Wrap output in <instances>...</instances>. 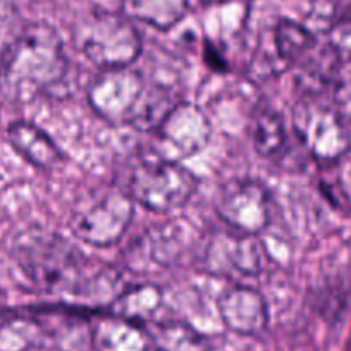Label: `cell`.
<instances>
[{"instance_id":"8992f818","label":"cell","mask_w":351,"mask_h":351,"mask_svg":"<svg viewBox=\"0 0 351 351\" xmlns=\"http://www.w3.org/2000/svg\"><path fill=\"white\" fill-rule=\"evenodd\" d=\"M293 130L300 143L320 162L336 160L348 148L343 119L336 109L310 97L298 102L293 110Z\"/></svg>"},{"instance_id":"30bf717a","label":"cell","mask_w":351,"mask_h":351,"mask_svg":"<svg viewBox=\"0 0 351 351\" xmlns=\"http://www.w3.org/2000/svg\"><path fill=\"white\" fill-rule=\"evenodd\" d=\"M217 310L226 327L239 336H258L269 324L267 303L252 286L234 285L222 291Z\"/></svg>"},{"instance_id":"e0dca14e","label":"cell","mask_w":351,"mask_h":351,"mask_svg":"<svg viewBox=\"0 0 351 351\" xmlns=\"http://www.w3.org/2000/svg\"><path fill=\"white\" fill-rule=\"evenodd\" d=\"M162 305V289L155 285H140L126 289L116 300V313L121 319L143 326L145 319Z\"/></svg>"},{"instance_id":"277c9868","label":"cell","mask_w":351,"mask_h":351,"mask_svg":"<svg viewBox=\"0 0 351 351\" xmlns=\"http://www.w3.org/2000/svg\"><path fill=\"white\" fill-rule=\"evenodd\" d=\"M76 43L102 71L131 67L143 49L140 33L123 12H93L77 28Z\"/></svg>"},{"instance_id":"ac0fdd59","label":"cell","mask_w":351,"mask_h":351,"mask_svg":"<svg viewBox=\"0 0 351 351\" xmlns=\"http://www.w3.org/2000/svg\"><path fill=\"white\" fill-rule=\"evenodd\" d=\"M184 229H181V222H167L164 229H155L147 238V250L152 260L162 267H169L181 256L184 245Z\"/></svg>"},{"instance_id":"8fae6325","label":"cell","mask_w":351,"mask_h":351,"mask_svg":"<svg viewBox=\"0 0 351 351\" xmlns=\"http://www.w3.org/2000/svg\"><path fill=\"white\" fill-rule=\"evenodd\" d=\"M8 138L14 150L38 169H52L64 158L56 141L29 121H14L8 128Z\"/></svg>"},{"instance_id":"44dd1931","label":"cell","mask_w":351,"mask_h":351,"mask_svg":"<svg viewBox=\"0 0 351 351\" xmlns=\"http://www.w3.org/2000/svg\"><path fill=\"white\" fill-rule=\"evenodd\" d=\"M332 86V107L341 119L351 123V71L337 76Z\"/></svg>"},{"instance_id":"9a60e30c","label":"cell","mask_w":351,"mask_h":351,"mask_svg":"<svg viewBox=\"0 0 351 351\" xmlns=\"http://www.w3.org/2000/svg\"><path fill=\"white\" fill-rule=\"evenodd\" d=\"M208 248L221 252L222 255L228 256L226 263L239 274L255 276L262 269L263 250L253 234L239 232V236H226L224 241L208 245Z\"/></svg>"},{"instance_id":"2e32d148","label":"cell","mask_w":351,"mask_h":351,"mask_svg":"<svg viewBox=\"0 0 351 351\" xmlns=\"http://www.w3.org/2000/svg\"><path fill=\"white\" fill-rule=\"evenodd\" d=\"M315 43L313 33L291 19H279L272 32V47L286 66H291L308 56L315 49Z\"/></svg>"},{"instance_id":"d6986e66","label":"cell","mask_w":351,"mask_h":351,"mask_svg":"<svg viewBox=\"0 0 351 351\" xmlns=\"http://www.w3.org/2000/svg\"><path fill=\"white\" fill-rule=\"evenodd\" d=\"M25 26L16 5L9 0H0V53L18 38Z\"/></svg>"},{"instance_id":"7a4b0ae2","label":"cell","mask_w":351,"mask_h":351,"mask_svg":"<svg viewBox=\"0 0 351 351\" xmlns=\"http://www.w3.org/2000/svg\"><path fill=\"white\" fill-rule=\"evenodd\" d=\"M11 256L26 281L43 293H80L86 278V258L66 238L42 228L14 236Z\"/></svg>"},{"instance_id":"9c48e42d","label":"cell","mask_w":351,"mask_h":351,"mask_svg":"<svg viewBox=\"0 0 351 351\" xmlns=\"http://www.w3.org/2000/svg\"><path fill=\"white\" fill-rule=\"evenodd\" d=\"M147 80L131 67L104 69L88 88V102L110 124H126L133 117Z\"/></svg>"},{"instance_id":"6da1fadb","label":"cell","mask_w":351,"mask_h":351,"mask_svg":"<svg viewBox=\"0 0 351 351\" xmlns=\"http://www.w3.org/2000/svg\"><path fill=\"white\" fill-rule=\"evenodd\" d=\"M67 56L56 28L45 23L26 25L0 53V95L12 104H28L64 80Z\"/></svg>"},{"instance_id":"ba28073f","label":"cell","mask_w":351,"mask_h":351,"mask_svg":"<svg viewBox=\"0 0 351 351\" xmlns=\"http://www.w3.org/2000/svg\"><path fill=\"white\" fill-rule=\"evenodd\" d=\"M152 134L160 157L180 162L207 147L212 126L200 107L190 102H178Z\"/></svg>"},{"instance_id":"7c38bea8","label":"cell","mask_w":351,"mask_h":351,"mask_svg":"<svg viewBox=\"0 0 351 351\" xmlns=\"http://www.w3.org/2000/svg\"><path fill=\"white\" fill-rule=\"evenodd\" d=\"M188 0H121L123 14L157 29H171L186 16Z\"/></svg>"},{"instance_id":"4fadbf2b","label":"cell","mask_w":351,"mask_h":351,"mask_svg":"<svg viewBox=\"0 0 351 351\" xmlns=\"http://www.w3.org/2000/svg\"><path fill=\"white\" fill-rule=\"evenodd\" d=\"M253 147L263 158H278L288 143V131L281 114L271 106H262L253 117Z\"/></svg>"},{"instance_id":"52a82bcc","label":"cell","mask_w":351,"mask_h":351,"mask_svg":"<svg viewBox=\"0 0 351 351\" xmlns=\"http://www.w3.org/2000/svg\"><path fill=\"white\" fill-rule=\"evenodd\" d=\"M134 215V202L123 190H109L95 204L74 215L73 234L92 246H112L121 241Z\"/></svg>"},{"instance_id":"7402d4cb","label":"cell","mask_w":351,"mask_h":351,"mask_svg":"<svg viewBox=\"0 0 351 351\" xmlns=\"http://www.w3.org/2000/svg\"><path fill=\"white\" fill-rule=\"evenodd\" d=\"M205 62L208 64V67L217 71V73H228L229 71V66L228 62H226L224 57H222L208 42L205 43Z\"/></svg>"},{"instance_id":"ffe728a7","label":"cell","mask_w":351,"mask_h":351,"mask_svg":"<svg viewBox=\"0 0 351 351\" xmlns=\"http://www.w3.org/2000/svg\"><path fill=\"white\" fill-rule=\"evenodd\" d=\"M327 45L337 53L341 60L351 59V16L341 18L330 26Z\"/></svg>"},{"instance_id":"3957f363","label":"cell","mask_w":351,"mask_h":351,"mask_svg":"<svg viewBox=\"0 0 351 351\" xmlns=\"http://www.w3.org/2000/svg\"><path fill=\"white\" fill-rule=\"evenodd\" d=\"M121 190L147 210L167 214L191 200L198 190V180L180 162L148 155L133 158L126 165Z\"/></svg>"},{"instance_id":"5b68a950","label":"cell","mask_w":351,"mask_h":351,"mask_svg":"<svg viewBox=\"0 0 351 351\" xmlns=\"http://www.w3.org/2000/svg\"><path fill=\"white\" fill-rule=\"evenodd\" d=\"M215 212L232 231L256 236L272 221L271 191L255 180H231L215 193Z\"/></svg>"},{"instance_id":"603a6c76","label":"cell","mask_w":351,"mask_h":351,"mask_svg":"<svg viewBox=\"0 0 351 351\" xmlns=\"http://www.w3.org/2000/svg\"><path fill=\"white\" fill-rule=\"evenodd\" d=\"M200 2H204L205 5H214V4H224V2H228V0H200Z\"/></svg>"},{"instance_id":"5bb4252c","label":"cell","mask_w":351,"mask_h":351,"mask_svg":"<svg viewBox=\"0 0 351 351\" xmlns=\"http://www.w3.org/2000/svg\"><path fill=\"white\" fill-rule=\"evenodd\" d=\"M176 104L178 100L167 88L147 81V86H145L140 102L134 109L130 126L138 131H143V133H154Z\"/></svg>"}]
</instances>
